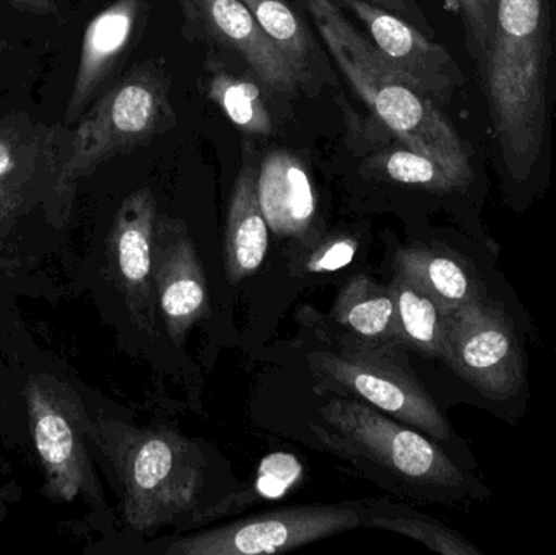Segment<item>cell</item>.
I'll return each mask as SVG.
<instances>
[{
    "label": "cell",
    "mask_w": 556,
    "mask_h": 555,
    "mask_svg": "<svg viewBox=\"0 0 556 555\" xmlns=\"http://www.w3.org/2000/svg\"><path fill=\"white\" fill-rule=\"evenodd\" d=\"M15 300L12 293L0 292V352L22 381L42 495L54 504L81 505L91 527L106 530L113 515L98 479L84 381L35 341Z\"/></svg>",
    "instance_id": "obj_1"
},
{
    "label": "cell",
    "mask_w": 556,
    "mask_h": 555,
    "mask_svg": "<svg viewBox=\"0 0 556 555\" xmlns=\"http://www.w3.org/2000/svg\"><path fill=\"white\" fill-rule=\"evenodd\" d=\"M84 396L94 458L116 479L127 528L149 534L191 514L207 485L202 450L168 427L117 416L85 383Z\"/></svg>",
    "instance_id": "obj_2"
},
{
    "label": "cell",
    "mask_w": 556,
    "mask_h": 555,
    "mask_svg": "<svg viewBox=\"0 0 556 555\" xmlns=\"http://www.w3.org/2000/svg\"><path fill=\"white\" fill-rule=\"evenodd\" d=\"M61 165L38 133L0 130V292L38 297L36 274L64 253L71 217L55 192Z\"/></svg>",
    "instance_id": "obj_3"
},
{
    "label": "cell",
    "mask_w": 556,
    "mask_h": 555,
    "mask_svg": "<svg viewBox=\"0 0 556 555\" xmlns=\"http://www.w3.org/2000/svg\"><path fill=\"white\" fill-rule=\"evenodd\" d=\"M320 419L323 426H311L317 439L388 491L425 497L454 494L466 484L443 450L363 401L330 396Z\"/></svg>",
    "instance_id": "obj_4"
},
{
    "label": "cell",
    "mask_w": 556,
    "mask_h": 555,
    "mask_svg": "<svg viewBox=\"0 0 556 555\" xmlns=\"http://www.w3.org/2000/svg\"><path fill=\"white\" fill-rule=\"evenodd\" d=\"M306 364L317 393L363 401L431 439H450L446 417L405 364L401 344L326 336L306 352Z\"/></svg>",
    "instance_id": "obj_5"
},
{
    "label": "cell",
    "mask_w": 556,
    "mask_h": 555,
    "mask_svg": "<svg viewBox=\"0 0 556 555\" xmlns=\"http://www.w3.org/2000/svg\"><path fill=\"white\" fill-rule=\"evenodd\" d=\"M304 3L330 58L366 106L408 149L446 166L447 153L438 146L443 129L420 91L388 64L368 36L346 18L336 0H304Z\"/></svg>",
    "instance_id": "obj_6"
},
{
    "label": "cell",
    "mask_w": 556,
    "mask_h": 555,
    "mask_svg": "<svg viewBox=\"0 0 556 555\" xmlns=\"http://www.w3.org/2000/svg\"><path fill=\"white\" fill-rule=\"evenodd\" d=\"M163 61L137 65L100 98L75 134L58 176L59 202L71 217L77 182L101 163L152 142L175 123Z\"/></svg>",
    "instance_id": "obj_7"
},
{
    "label": "cell",
    "mask_w": 556,
    "mask_h": 555,
    "mask_svg": "<svg viewBox=\"0 0 556 555\" xmlns=\"http://www.w3.org/2000/svg\"><path fill=\"white\" fill-rule=\"evenodd\" d=\"M362 505H306L253 515L188 537L160 541L165 555H261L287 553L333 534L365 527Z\"/></svg>",
    "instance_id": "obj_8"
},
{
    "label": "cell",
    "mask_w": 556,
    "mask_h": 555,
    "mask_svg": "<svg viewBox=\"0 0 556 555\" xmlns=\"http://www.w3.org/2000/svg\"><path fill=\"white\" fill-rule=\"evenodd\" d=\"M444 364L489 400L506 401L525 387V364L511 318L480 299L447 315Z\"/></svg>",
    "instance_id": "obj_9"
},
{
    "label": "cell",
    "mask_w": 556,
    "mask_h": 555,
    "mask_svg": "<svg viewBox=\"0 0 556 555\" xmlns=\"http://www.w3.org/2000/svg\"><path fill=\"white\" fill-rule=\"evenodd\" d=\"M159 212L150 189H139L124 199L104 238L103 279L123 300L129 321L139 331L156 329L153 292V235Z\"/></svg>",
    "instance_id": "obj_10"
},
{
    "label": "cell",
    "mask_w": 556,
    "mask_h": 555,
    "mask_svg": "<svg viewBox=\"0 0 556 555\" xmlns=\"http://www.w3.org/2000/svg\"><path fill=\"white\" fill-rule=\"evenodd\" d=\"M153 292L156 310L176 348L211 312L207 279L185 222L159 215L153 235Z\"/></svg>",
    "instance_id": "obj_11"
},
{
    "label": "cell",
    "mask_w": 556,
    "mask_h": 555,
    "mask_svg": "<svg viewBox=\"0 0 556 555\" xmlns=\"http://www.w3.org/2000/svg\"><path fill=\"white\" fill-rule=\"evenodd\" d=\"M181 5L186 28L237 52L269 90L291 94L303 87L300 75L243 0H181Z\"/></svg>",
    "instance_id": "obj_12"
},
{
    "label": "cell",
    "mask_w": 556,
    "mask_h": 555,
    "mask_svg": "<svg viewBox=\"0 0 556 555\" xmlns=\"http://www.w3.org/2000/svg\"><path fill=\"white\" fill-rule=\"evenodd\" d=\"M146 0H116L98 13L81 42L80 62L65 121L74 123L132 45Z\"/></svg>",
    "instance_id": "obj_13"
},
{
    "label": "cell",
    "mask_w": 556,
    "mask_h": 555,
    "mask_svg": "<svg viewBox=\"0 0 556 555\" xmlns=\"http://www.w3.org/2000/svg\"><path fill=\"white\" fill-rule=\"evenodd\" d=\"M257 194L267 224L280 237L301 238L316 217V192L304 163L287 150L264 156Z\"/></svg>",
    "instance_id": "obj_14"
},
{
    "label": "cell",
    "mask_w": 556,
    "mask_h": 555,
    "mask_svg": "<svg viewBox=\"0 0 556 555\" xmlns=\"http://www.w3.org/2000/svg\"><path fill=\"white\" fill-rule=\"evenodd\" d=\"M269 248V224L257 194V173L241 169L231 192L225 230V273L231 283L241 282L260 270Z\"/></svg>",
    "instance_id": "obj_15"
},
{
    "label": "cell",
    "mask_w": 556,
    "mask_h": 555,
    "mask_svg": "<svg viewBox=\"0 0 556 555\" xmlns=\"http://www.w3.org/2000/svg\"><path fill=\"white\" fill-rule=\"evenodd\" d=\"M356 16L368 33L369 41L382 58L404 75L418 91L430 85L433 74V48L404 18L363 0H336Z\"/></svg>",
    "instance_id": "obj_16"
},
{
    "label": "cell",
    "mask_w": 556,
    "mask_h": 555,
    "mask_svg": "<svg viewBox=\"0 0 556 555\" xmlns=\"http://www.w3.org/2000/svg\"><path fill=\"white\" fill-rule=\"evenodd\" d=\"M261 28L273 39L291 67L300 75L303 87L329 80L327 61L311 33L303 13L290 0H243Z\"/></svg>",
    "instance_id": "obj_17"
},
{
    "label": "cell",
    "mask_w": 556,
    "mask_h": 555,
    "mask_svg": "<svg viewBox=\"0 0 556 555\" xmlns=\"http://www.w3.org/2000/svg\"><path fill=\"white\" fill-rule=\"evenodd\" d=\"M330 318L353 338L369 344H401L391 290L366 274L352 277L340 290Z\"/></svg>",
    "instance_id": "obj_18"
},
{
    "label": "cell",
    "mask_w": 556,
    "mask_h": 555,
    "mask_svg": "<svg viewBox=\"0 0 556 555\" xmlns=\"http://www.w3.org/2000/svg\"><path fill=\"white\" fill-rule=\"evenodd\" d=\"M395 266L397 273L428 293L446 315L482 297L466 266L441 251L405 248L395 254Z\"/></svg>",
    "instance_id": "obj_19"
},
{
    "label": "cell",
    "mask_w": 556,
    "mask_h": 555,
    "mask_svg": "<svg viewBox=\"0 0 556 555\" xmlns=\"http://www.w3.org/2000/svg\"><path fill=\"white\" fill-rule=\"evenodd\" d=\"M399 342L428 358L444 361L447 315L404 274L395 273L391 286Z\"/></svg>",
    "instance_id": "obj_20"
},
{
    "label": "cell",
    "mask_w": 556,
    "mask_h": 555,
    "mask_svg": "<svg viewBox=\"0 0 556 555\" xmlns=\"http://www.w3.org/2000/svg\"><path fill=\"white\" fill-rule=\"evenodd\" d=\"M207 97L224 111L225 116L244 134L273 136L274 123L260 87L224 68H211Z\"/></svg>",
    "instance_id": "obj_21"
},
{
    "label": "cell",
    "mask_w": 556,
    "mask_h": 555,
    "mask_svg": "<svg viewBox=\"0 0 556 555\" xmlns=\"http://www.w3.org/2000/svg\"><path fill=\"white\" fill-rule=\"evenodd\" d=\"M365 527L379 528V530L394 531L412 540L424 543L430 550L444 555H479L476 547L470 546L459 534L443 527L438 521L418 514H399L389 508L368 507Z\"/></svg>",
    "instance_id": "obj_22"
},
{
    "label": "cell",
    "mask_w": 556,
    "mask_h": 555,
    "mask_svg": "<svg viewBox=\"0 0 556 555\" xmlns=\"http://www.w3.org/2000/svg\"><path fill=\"white\" fill-rule=\"evenodd\" d=\"M366 168L369 175L425 188H444L450 185L451 178L446 166L414 149H391L376 153L366 162Z\"/></svg>",
    "instance_id": "obj_23"
},
{
    "label": "cell",
    "mask_w": 556,
    "mask_h": 555,
    "mask_svg": "<svg viewBox=\"0 0 556 555\" xmlns=\"http://www.w3.org/2000/svg\"><path fill=\"white\" fill-rule=\"evenodd\" d=\"M0 443L10 452H31L22 381L0 352Z\"/></svg>",
    "instance_id": "obj_24"
},
{
    "label": "cell",
    "mask_w": 556,
    "mask_h": 555,
    "mask_svg": "<svg viewBox=\"0 0 556 555\" xmlns=\"http://www.w3.org/2000/svg\"><path fill=\"white\" fill-rule=\"evenodd\" d=\"M358 243L349 235H337L317 244L303 261L306 274L333 273L349 266L355 257Z\"/></svg>",
    "instance_id": "obj_25"
},
{
    "label": "cell",
    "mask_w": 556,
    "mask_h": 555,
    "mask_svg": "<svg viewBox=\"0 0 556 555\" xmlns=\"http://www.w3.org/2000/svg\"><path fill=\"white\" fill-rule=\"evenodd\" d=\"M539 16H541L539 0H502L500 3V22L509 35H531L538 28Z\"/></svg>",
    "instance_id": "obj_26"
},
{
    "label": "cell",
    "mask_w": 556,
    "mask_h": 555,
    "mask_svg": "<svg viewBox=\"0 0 556 555\" xmlns=\"http://www.w3.org/2000/svg\"><path fill=\"white\" fill-rule=\"evenodd\" d=\"M363 2L371 3V5L381 7V9L388 10V12L394 13V15L401 16V18H408L414 16V3L412 0H363Z\"/></svg>",
    "instance_id": "obj_27"
},
{
    "label": "cell",
    "mask_w": 556,
    "mask_h": 555,
    "mask_svg": "<svg viewBox=\"0 0 556 555\" xmlns=\"http://www.w3.org/2000/svg\"><path fill=\"white\" fill-rule=\"evenodd\" d=\"M10 3L33 13H49L55 9V0H10Z\"/></svg>",
    "instance_id": "obj_28"
},
{
    "label": "cell",
    "mask_w": 556,
    "mask_h": 555,
    "mask_svg": "<svg viewBox=\"0 0 556 555\" xmlns=\"http://www.w3.org/2000/svg\"><path fill=\"white\" fill-rule=\"evenodd\" d=\"M15 489H13V484L5 485V488L0 489V524H2L3 518L9 514L10 505H12V494Z\"/></svg>",
    "instance_id": "obj_29"
}]
</instances>
